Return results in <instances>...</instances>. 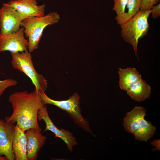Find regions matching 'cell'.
I'll return each mask as SVG.
<instances>
[{
  "mask_svg": "<svg viewBox=\"0 0 160 160\" xmlns=\"http://www.w3.org/2000/svg\"><path fill=\"white\" fill-rule=\"evenodd\" d=\"M8 100L12 105L13 112L6 116V122L16 123L25 131L30 128L41 132L38 121V111L44 105L39 92L35 89L28 93L27 91L15 92L9 96Z\"/></svg>",
  "mask_w": 160,
  "mask_h": 160,
  "instance_id": "6da1fadb",
  "label": "cell"
},
{
  "mask_svg": "<svg viewBox=\"0 0 160 160\" xmlns=\"http://www.w3.org/2000/svg\"><path fill=\"white\" fill-rule=\"evenodd\" d=\"M146 110L143 107L136 106L127 112L123 119V125L125 130L133 134L136 140L147 142L153 137L156 127L146 120Z\"/></svg>",
  "mask_w": 160,
  "mask_h": 160,
  "instance_id": "7a4b0ae2",
  "label": "cell"
},
{
  "mask_svg": "<svg viewBox=\"0 0 160 160\" xmlns=\"http://www.w3.org/2000/svg\"><path fill=\"white\" fill-rule=\"evenodd\" d=\"M151 11V9L145 11L140 10L132 18L120 25L122 37L126 42L132 46L135 55L138 60V41L147 34L149 28L148 19Z\"/></svg>",
  "mask_w": 160,
  "mask_h": 160,
  "instance_id": "3957f363",
  "label": "cell"
},
{
  "mask_svg": "<svg viewBox=\"0 0 160 160\" xmlns=\"http://www.w3.org/2000/svg\"><path fill=\"white\" fill-rule=\"evenodd\" d=\"M60 18L57 13L53 12L40 17H28L22 20L20 26L24 27L25 36L28 39V49L30 52L38 48L45 28L57 23Z\"/></svg>",
  "mask_w": 160,
  "mask_h": 160,
  "instance_id": "277c9868",
  "label": "cell"
},
{
  "mask_svg": "<svg viewBox=\"0 0 160 160\" xmlns=\"http://www.w3.org/2000/svg\"><path fill=\"white\" fill-rule=\"evenodd\" d=\"M11 54L13 67L29 78L37 92H45L47 87V80L36 70L31 53L27 49L21 52L11 53Z\"/></svg>",
  "mask_w": 160,
  "mask_h": 160,
  "instance_id": "5b68a950",
  "label": "cell"
},
{
  "mask_svg": "<svg viewBox=\"0 0 160 160\" xmlns=\"http://www.w3.org/2000/svg\"><path fill=\"white\" fill-rule=\"evenodd\" d=\"M39 93L44 105L47 104L54 105L65 111L73 119L76 124L95 136L89 127V122L81 114L80 98L76 93H75L68 100H63L52 99L47 96L44 92Z\"/></svg>",
  "mask_w": 160,
  "mask_h": 160,
  "instance_id": "8992f818",
  "label": "cell"
},
{
  "mask_svg": "<svg viewBox=\"0 0 160 160\" xmlns=\"http://www.w3.org/2000/svg\"><path fill=\"white\" fill-rule=\"evenodd\" d=\"M25 18L13 8L4 3L0 9V34L17 32L20 28L21 22Z\"/></svg>",
  "mask_w": 160,
  "mask_h": 160,
  "instance_id": "52a82bcc",
  "label": "cell"
},
{
  "mask_svg": "<svg viewBox=\"0 0 160 160\" xmlns=\"http://www.w3.org/2000/svg\"><path fill=\"white\" fill-rule=\"evenodd\" d=\"M37 119L39 121L42 120L45 122L46 128L44 131H51L56 137L60 138L65 142L70 151H72L73 147L78 144L76 138L68 130L63 129H59L54 125L49 116L46 105L38 111Z\"/></svg>",
  "mask_w": 160,
  "mask_h": 160,
  "instance_id": "ba28073f",
  "label": "cell"
},
{
  "mask_svg": "<svg viewBox=\"0 0 160 160\" xmlns=\"http://www.w3.org/2000/svg\"><path fill=\"white\" fill-rule=\"evenodd\" d=\"M24 28L22 26L16 32L0 34V52L8 51L15 53L27 49L28 42L24 37Z\"/></svg>",
  "mask_w": 160,
  "mask_h": 160,
  "instance_id": "9c48e42d",
  "label": "cell"
},
{
  "mask_svg": "<svg viewBox=\"0 0 160 160\" xmlns=\"http://www.w3.org/2000/svg\"><path fill=\"white\" fill-rule=\"evenodd\" d=\"M15 126L0 117V156H4L8 160H15L12 147Z\"/></svg>",
  "mask_w": 160,
  "mask_h": 160,
  "instance_id": "30bf717a",
  "label": "cell"
},
{
  "mask_svg": "<svg viewBox=\"0 0 160 160\" xmlns=\"http://www.w3.org/2000/svg\"><path fill=\"white\" fill-rule=\"evenodd\" d=\"M4 4L13 8L26 18L44 15L45 4L38 5L37 0H11Z\"/></svg>",
  "mask_w": 160,
  "mask_h": 160,
  "instance_id": "8fae6325",
  "label": "cell"
},
{
  "mask_svg": "<svg viewBox=\"0 0 160 160\" xmlns=\"http://www.w3.org/2000/svg\"><path fill=\"white\" fill-rule=\"evenodd\" d=\"M27 139V160H36L39 153L44 145L47 139L41 132L30 128L26 130Z\"/></svg>",
  "mask_w": 160,
  "mask_h": 160,
  "instance_id": "7c38bea8",
  "label": "cell"
},
{
  "mask_svg": "<svg viewBox=\"0 0 160 160\" xmlns=\"http://www.w3.org/2000/svg\"><path fill=\"white\" fill-rule=\"evenodd\" d=\"M25 131L17 125H15L12 147L15 160H27V142Z\"/></svg>",
  "mask_w": 160,
  "mask_h": 160,
  "instance_id": "4fadbf2b",
  "label": "cell"
},
{
  "mask_svg": "<svg viewBox=\"0 0 160 160\" xmlns=\"http://www.w3.org/2000/svg\"><path fill=\"white\" fill-rule=\"evenodd\" d=\"M126 91L127 94L132 99L140 102L150 97L151 88L145 81L141 78L134 83Z\"/></svg>",
  "mask_w": 160,
  "mask_h": 160,
  "instance_id": "5bb4252c",
  "label": "cell"
},
{
  "mask_svg": "<svg viewBox=\"0 0 160 160\" xmlns=\"http://www.w3.org/2000/svg\"><path fill=\"white\" fill-rule=\"evenodd\" d=\"M119 86L127 91L134 83L142 78V76L135 68H119L118 70Z\"/></svg>",
  "mask_w": 160,
  "mask_h": 160,
  "instance_id": "9a60e30c",
  "label": "cell"
},
{
  "mask_svg": "<svg viewBox=\"0 0 160 160\" xmlns=\"http://www.w3.org/2000/svg\"><path fill=\"white\" fill-rule=\"evenodd\" d=\"M142 0H128L126 7L127 10L115 19L120 25L124 23L136 15L140 10Z\"/></svg>",
  "mask_w": 160,
  "mask_h": 160,
  "instance_id": "2e32d148",
  "label": "cell"
},
{
  "mask_svg": "<svg viewBox=\"0 0 160 160\" xmlns=\"http://www.w3.org/2000/svg\"><path fill=\"white\" fill-rule=\"evenodd\" d=\"M128 1V0H113V9L116 13V16H119L125 12Z\"/></svg>",
  "mask_w": 160,
  "mask_h": 160,
  "instance_id": "e0dca14e",
  "label": "cell"
},
{
  "mask_svg": "<svg viewBox=\"0 0 160 160\" xmlns=\"http://www.w3.org/2000/svg\"><path fill=\"white\" fill-rule=\"evenodd\" d=\"M160 0H142L140 10L145 11L151 9L154 5L159 4Z\"/></svg>",
  "mask_w": 160,
  "mask_h": 160,
  "instance_id": "ac0fdd59",
  "label": "cell"
},
{
  "mask_svg": "<svg viewBox=\"0 0 160 160\" xmlns=\"http://www.w3.org/2000/svg\"><path fill=\"white\" fill-rule=\"evenodd\" d=\"M17 82L12 79H8L4 80H0V96L7 88L16 85Z\"/></svg>",
  "mask_w": 160,
  "mask_h": 160,
  "instance_id": "d6986e66",
  "label": "cell"
},
{
  "mask_svg": "<svg viewBox=\"0 0 160 160\" xmlns=\"http://www.w3.org/2000/svg\"><path fill=\"white\" fill-rule=\"evenodd\" d=\"M151 13L153 18L156 19L160 16V4L153 6L151 9Z\"/></svg>",
  "mask_w": 160,
  "mask_h": 160,
  "instance_id": "ffe728a7",
  "label": "cell"
},
{
  "mask_svg": "<svg viewBox=\"0 0 160 160\" xmlns=\"http://www.w3.org/2000/svg\"><path fill=\"white\" fill-rule=\"evenodd\" d=\"M0 160H8L7 158L5 156H0Z\"/></svg>",
  "mask_w": 160,
  "mask_h": 160,
  "instance_id": "44dd1931",
  "label": "cell"
}]
</instances>
